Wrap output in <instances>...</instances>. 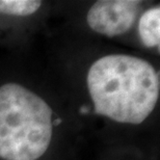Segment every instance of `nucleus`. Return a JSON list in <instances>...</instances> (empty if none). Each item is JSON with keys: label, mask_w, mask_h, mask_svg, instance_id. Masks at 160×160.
I'll return each mask as SVG.
<instances>
[{"label": "nucleus", "mask_w": 160, "mask_h": 160, "mask_svg": "<svg viewBox=\"0 0 160 160\" xmlns=\"http://www.w3.org/2000/svg\"><path fill=\"white\" fill-rule=\"evenodd\" d=\"M42 6L38 0H0V15L26 17L34 14Z\"/></svg>", "instance_id": "39448f33"}, {"label": "nucleus", "mask_w": 160, "mask_h": 160, "mask_svg": "<svg viewBox=\"0 0 160 160\" xmlns=\"http://www.w3.org/2000/svg\"><path fill=\"white\" fill-rule=\"evenodd\" d=\"M138 34L142 44L148 48H159L160 44V8L146 11L140 16Z\"/></svg>", "instance_id": "20e7f679"}, {"label": "nucleus", "mask_w": 160, "mask_h": 160, "mask_svg": "<svg viewBox=\"0 0 160 160\" xmlns=\"http://www.w3.org/2000/svg\"><path fill=\"white\" fill-rule=\"evenodd\" d=\"M142 2L134 0H101L88 9L86 22L95 32L116 37L131 29L139 14Z\"/></svg>", "instance_id": "7ed1b4c3"}, {"label": "nucleus", "mask_w": 160, "mask_h": 160, "mask_svg": "<svg viewBox=\"0 0 160 160\" xmlns=\"http://www.w3.org/2000/svg\"><path fill=\"white\" fill-rule=\"evenodd\" d=\"M86 83L95 112L121 124H142L159 99L158 72L133 55L102 56L89 67Z\"/></svg>", "instance_id": "f257e3e1"}, {"label": "nucleus", "mask_w": 160, "mask_h": 160, "mask_svg": "<svg viewBox=\"0 0 160 160\" xmlns=\"http://www.w3.org/2000/svg\"><path fill=\"white\" fill-rule=\"evenodd\" d=\"M53 111L39 95L8 82L0 86V158L38 160L50 146Z\"/></svg>", "instance_id": "f03ea898"}]
</instances>
